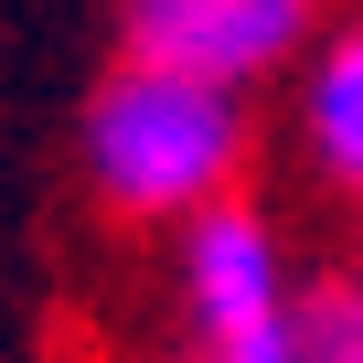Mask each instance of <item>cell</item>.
I'll return each instance as SVG.
<instances>
[{
    "mask_svg": "<svg viewBox=\"0 0 363 363\" xmlns=\"http://www.w3.org/2000/svg\"><path fill=\"white\" fill-rule=\"evenodd\" d=\"M235 160H246V96L203 75L118 65L86 96V182L128 225H193L235 203Z\"/></svg>",
    "mask_w": 363,
    "mask_h": 363,
    "instance_id": "1",
    "label": "cell"
},
{
    "mask_svg": "<svg viewBox=\"0 0 363 363\" xmlns=\"http://www.w3.org/2000/svg\"><path fill=\"white\" fill-rule=\"evenodd\" d=\"M171 267H182V320H193L203 352L267 342V331H289V310H299L289 246H278V225H267L257 203H214V214H193Z\"/></svg>",
    "mask_w": 363,
    "mask_h": 363,
    "instance_id": "2",
    "label": "cell"
},
{
    "mask_svg": "<svg viewBox=\"0 0 363 363\" xmlns=\"http://www.w3.org/2000/svg\"><path fill=\"white\" fill-rule=\"evenodd\" d=\"M118 33H128L118 65L203 75V86L246 96L257 75L299 65V43H310V0H128Z\"/></svg>",
    "mask_w": 363,
    "mask_h": 363,
    "instance_id": "3",
    "label": "cell"
},
{
    "mask_svg": "<svg viewBox=\"0 0 363 363\" xmlns=\"http://www.w3.org/2000/svg\"><path fill=\"white\" fill-rule=\"evenodd\" d=\"M299 139L310 160L363 203V22H342L320 54H310V86H299Z\"/></svg>",
    "mask_w": 363,
    "mask_h": 363,
    "instance_id": "4",
    "label": "cell"
},
{
    "mask_svg": "<svg viewBox=\"0 0 363 363\" xmlns=\"http://www.w3.org/2000/svg\"><path fill=\"white\" fill-rule=\"evenodd\" d=\"M299 363H363V278H310L289 310Z\"/></svg>",
    "mask_w": 363,
    "mask_h": 363,
    "instance_id": "5",
    "label": "cell"
},
{
    "mask_svg": "<svg viewBox=\"0 0 363 363\" xmlns=\"http://www.w3.org/2000/svg\"><path fill=\"white\" fill-rule=\"evenodd\" d=\"M203 363H299V342L267 331V342H235V352H203Z\"/></svg>",
    "mask_w": 363,
    "mask_h": 363,
    "instance_id": "6",
    "label": "cell"
}]
</instances>
